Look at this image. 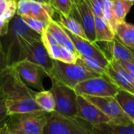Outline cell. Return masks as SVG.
<instances>
[{
    "instance_id": "11",
    "label": "cell",
    "mask_w": 134,
    "mask_h": 134,
    "mask_svg": "<svg viewBox=\"0 0 134 134\" xmlns=\"http://www.w3.org/2000/svg\"><path fill=\"white\" fill-rule=\"evenodd\" d=\"M77 118L90 123L91 126L111 122L110 119L108 118L97 106L87 100L83 96L79 95Z\"/></svg>"
},
{
    "instance_id": "37",
    "label": "cell",
    "mask_w": 134,
    "mask_h": 134,
    "mask_svg": "<svg viewBox=\"0 0 134 134\" xmlns=\"http://www.w3.org/2000/svg\"><path fill=\"white\" fill-rule=\"evenodd\" d=\"M130 27H131V29H132V31H133V32L134 34V25L132 24H130Z\"/></svg>"
},
{
    "instance_id": "23",
    "label": "cell",
    "mask_w": 134,
    "mask_h": 134,
    "mask_svg": "<svg viewBox=\"0 0 134 134\" xmlns=\"http://www.w3.org/2000/svg\"><path fill=\"white\" fill-rule=\"evenodd\" d=\"M49 4L59 13L70 16L74 7V0H49Z\"/></svg>"
},
{
    "instance_id": "1",
    "label": "cell",
    "mask_w": 134,
    "mask_h": 134,
    "mask_svg": "<svg viewBox=\"0 0 134 134\" xmlns=\"http://www.w3.org/2000/svg\"><path fill=\"white\" fill-rule=\"evenodd\" d=\"M0 93L9 115L41 110L35 100L37 92L20 79L12 65L2 79Z\"/></svg>"
},
{
    "instance_id": "33",
    "label": "cell",
    "mask_w": 134,
    "mask_h": 134,
    "mask_svg": "<svg viewBox=\"0 0 134 134\" xmlns=\"http://www.w3.org/2000/svg\"><path fill=\"white\" fill-rule=\"evenodd\" d=\"M12 0H0V16L5 13Z\"/></svg>"
},
{
    "instance_id": "36",
    "label": "cell",
    "mask_w": 134,
    "mask_h": 134,
    "mask_svg": "<svg viewBox=\"0 0 134 134\" xmlns=\"http://www.w3.org/2000/svg\"><path fill=\"white\" fill-rule=\"evenodd\" d=\"M4 104V102H3V99H2V97L1 95V93H0V106Z\"/></svg>"
},
{
    "instance_id": "21",
    "label": "cell",
    "mask_w": 134,
    "mask_h": 134,
    "mask_svg": "<svg viewBox=\"0 0 134 134\" xmlns=\"http://www.w3.org/2000/svg\"><path fill=\"white\" fill-rule=\"evenodd\" d=\"M58 23L61 26H63L64 28H66L67 30L73 33L74 35L82 37L83 38H86V34L84 32V30L81 24L71 16H65V15L59 13Z\"/></svg>"
},
{
    "instance_id": "16",
    "label": "cell",
    "mask_w": 134,
    "mask_h": 134,
    "mask_svg": "<svg viewBox=\"0 0 134 134\" xmlns=\"http://www.w3.org/2000/svg\"><path fill=\"white\" fill-rule=\"evenodd\" d=\"M95 33L96 42H111L116 37L115 33L104 19V17L95 16Z\"/></svg>"
},
{
    "instance_id": "30",
    "label": "cell",
    "mask_w": 134,
    "mask_h": 134,
    "mask_svg": "<svg viewBox=\"0 0 134 134\" xmlns=\"http://www.w3.org/2000/svg\"><path fill=\"white\" fill-rule=\"evenodd\" d=\"M9 115L7 114L5 107L4 104L0 106V130L6 125Z\"/></svg>"
},
{
    "instance_id": "12",
    "label": "cell",
    "mask_w": 134,
    "mask_h": 134,
    "mask_svg": "<svg viewBox=\"0 0 134 134\" xmlns=\"http://www.w3.org/2000/svg\"><path fill=\"white\" fill-rule=\"evenodd\" d=\"M46 30L53 36V38L57 40V43L60 46H63L73 53H75L77 57L79 55L72 41L71 38L68 37L67 33L64 31L63 27L57 21H55L53 19H52L49 24L47 25Z\"/></svg>"
},
{
    "instance_id": "25",
    "label": "cell",
    "mask_w": 134,
    "mask_h": 134,
    "mask_svg": "<svg viewBox=\"0 0 134 134\" xmlns=\"http://www.w3.org/2000/svg\"><path fill=\"white\" fill-rule=\"evenodd\" d=\"M9 66L10 65L9 64L6 54H5V49L2 46V42L1 41V38H0V84H1L3 75H5V73L6 72Z\"/></svg>"
},
{
    "instance_id": "5",
    "label": "cell",
    "mask_w": 134,
    "mask_h": 134,
    "mask_svg": "<svg viewBox=\"0 0 134 134\" xmlns=\"http://www.w3.org/2000/svg\"><path fill=\"white\" fill-rule=\"evenodd\" d=\"M51 81L52 86L49 90L52 92L55 99V111L63 116L77 118L78 95L74 89L57 81Z\"/></svg>"
},
{
    "instance_id": "3",
    "label": "cell",
    "mask_w": 134,
    "mask_h": 134,
    "mask_svg": "<svg viewBox=\"0 0 134 134\" xmlns=\"http://www.w3.org/2000/svg\"><path fill=\"white\" fill-rule=\"evenodd\" d=\"M99 76L101 75L90 71L78 63L68 64L56 60H53V68L49 74L51 80L57 81L71 89H75L79 83L85 80Z\"/></svg>"
},
{
    "instance_id": "8",
    "label": "cell",
    "mask_w": 134,
    "mask_h": 134,
    "mask_svg": "<svg viewBox=\"0 0 134 134\" xmlns=\"http://www.w3.org/2000/svg\"><path fill=\"white\" fill-rule=\"evenodd\" d=\"M12 66L17 72L20 79L27 85L32 86L40 91L45 90L42 84V79L47 76L42 68L31 62L28 60H20Z\"/></svg>"
},
{
    "instance_id": "14",
    "label": "cell",
    "mask_w": 134,
    "mask_h": 134,
    "mask_svg": "<svg viewBox=\"0 0 134 134\" xmlns=\"http://www.w3.org/2000/svg\"><path fill=\"white\" fill-rule=\"evenodd\" d=\"M108 46V49L111 53V58L131 62L134 64V54L131 49L122 44L120 40L115 37L111 42H106Z\"/></svg>"
},
{
    "instance_id": "18",
    "label": "cell",
    "mask_w": 134,
    "mask_h": 134,
    "mask_svg": "<svg viewBox=\"0 0 134 134\" xmlns=\"http://www.w3.org/2000/svg\"><path fill=\"white\" fill-rule=\"evenodd\" d=\"M115 36L120 42L130 49H134V34L130 26V23L121 22L116 26Z\"/></svg>"
},
{
    "instance_id": "39",
    "label": "cell",
    "mask_w": 134,
    "mask_h": 134,
    "mask_svg": "<svg viewBox=\"0 0 134 134\" xmlns=\"http://www.w3.org/2000/svg\"><path fill=\"white\" fill-rule=\"evenodd\" d=\"M129 1H131V2H134V0H129Z\"/></svg>"
},
{
    "instance_id": "35",
    "label": "cell",
    "mask_w": 134,
    "mask_h": 134,
    "mask_svg": "<svg viewBox=\"0 0 134 134\" xmlns=\"http://www.w3.org/2000/svg\"><path fill=\"white\" fill-rule=\"evenodd\" d=\"M32 1H35L40 3H45V4H49V0H32Z\"/></svg>"
},
{
    "instance_id": "40",
    "label": "cell",
    "mask_w": 134,
    "mask_h": 134,
    "mask_svg": "<svg viewBox=\"0 0 134 134\" xmlns=\"http://www.w3.org/2000/svg\"><path fill=\"white\" fill-rule=\"evenodd\" d=\"M74 1H78V0H74Z\"/></svg>"
},
{
    "instance_id": "27",
    "label": "cell",
    "mask_w": 134,
    "mask_h": 134,
    "mask_svg": "<svg viewBox=\"0 0 134 134\" xmlns=\"http://www.w3.org/2000/svg\"><path fill=\"white\" fill-rule=\"evenodd\" d=\"M85 1L88 3V5L91 8L95 16L103 17L104 0H85Z\"/></svg>"
},
{
    "instance_id": "24",
    "label": "cell",
    "mask_w": 134,
    "mask_h": 134,
    "mask_svg": "<svg viewBox=\"0 0 134 134\" xmlns=\"http://www.w3.org/2000/svg\"><path fill=\"white\" fill-rule=\"evenodd\" d=\"M23 20L35 32H37L39 35H42L43 31L46 29L47 24H45L44 22L37 20L35 18H33L30 16H21Z\"/></svg>"
},
{
    "instance_id": "41",
    "label": "cell",
    "mask_w": 134,
    "mask_h": 134,
    "mask_svg": "<svg viewBox=\"0 0 134 134\" xmlns=\"http://www.w3.org/2000/svg\"><path fill=\"white\" fill-rule=\"evenodd\" d=\"M16 1H17V0H16Z\"/></svg>"
},
{
    "instance_id": "10",
    "label": "cell",
    "mask_w": 134,
    "mask_h": 134,
    "mask_svg": "<svg viewBox=\"0 0 134 134\" xmlns=\"http://www.w3.org/2000/svg\"><path fill=\"white\" fill-rule=\"evenodd\" d=\"M82 25L87 40L96 42L95 15L85 0L74 1V7L71 15Z\"/></svg>"
},
{
    "instance_id": "9",
    "label": "cell",
    "mask_w": 134,
    "mask_h": 134,
    "mask_svg": "<svg viewBox=\"0 0 134 134\" xmlns=\"http://www.w3.org/2000/svg\"><path fill=\"white\" fill-rule=\"evenodd\" d=\"M63 28L64 31L67 33V35H68V37L72 41L79 55L93 58L97 61H99L106 68H108L110 61V57H108L106 53L97 45V42H91L86 38H83L82 37L74 35L73 33H71L64 27Z\"/></svg>"
},
{
    "instance_id": "13",
    "label": "cell",
    "mask_w": 134,
    "mask_h": 134,
    "mask_svg": "<svg viewBox=\"0 0 134 134\" xmlns=\"http://www.w3.org/2000/svg\"><path fill=\"white\" fill-rule=\"evenodd\" d=\"M92 134H134V122L120 125L111 122L91 126Z\"/></svg>"
},
{
    "instance_id": "26",
    "label": "cell",
    "mask_w": 134,
    "mask_h": 134,
    "mask_svg": "<svg viewBox=\"0 0 134 134\" xmlns=\"http://www.w3.org/2000/svg\"><path fill=\"white\" fill-rule=\"evenodd\" d=\"M31 12V0L16 1V14L24 16H29Z\"/></svg>"
},
{
    "instance_id": "4",
    "label": "cell",
    "mask_w": 134,
    "mask_h": 134,
    "mask_svg": "<svg viewBox=\"0 0 134 134\" xmlns=\"http://www.w3.org/2000/svg\"><path fill=\"white\" fill-rule=\"evenodd\" d=\"M91 126L79 118L66 117L53 111L49 115L42 134H92Z\"/></svg>"
},
{
    "instance_id": "22",
    "label": "cell",
    "mask_w": 134,
    "mask_h": 134,
    "mask_svg": "<svg viewBox=\"0 0 134 134\" xmlns=\"http://www.w3.org/2000/svg\"><path fill=\"white\" fill-rule=\"evenodd\" d=\"M76 63L82 65L90 71L96 73L99 75L103 76L106 74L107 68L105 67H104L99 61H97V60H95L93 58L79 54L78 57H77Z\"/></svg>"
},
{
    "instance_id": "34",
    "label": "cell",
    "mask_w": 134,
    "mask_h": 134,
    "mask_svg": "<svg viewBox=\"0 0 134 134\" xmlns=\"http://www.w3.org/2000/svg\"><path fill=\"white\" fill-rule=\"evenodd\" d=\"M0 134H10L8 129H7V127H6V125L0 130Z\"/></svg>"
},
{
    "instance_id": "19",
    "label": "cell",
    "mask_w": 134,
    "mask_h": 134,
    "mask_svg": "<svg viewBox=\"0 0 134 134\" xmlns=\"http://www.w3.org/2000/svg\"><path fill=\"white\" fill-rule=\"evenodd\" d=\"M35 100L41 110L47 113L55 111L56 102L54 97L50 90H42L37 92Z\"/></svg>"
},
{
    "instance_id": "15",
    "label": "cell",
    "mask_w": 134,
    "mask_h": 134,
    "mask_svg": "<svg viewBox=\"0 0 134 134\" xmlns=\"http://www.w3.org/2000/svg\"><path fill=\"white\" fill-rule=\"evenodd\" d=\"M108 79H110L119 90H126L134 94V86L128 81L125 76L119 72L109 61V64L106 70V74L104 75Z\"/></svg>"
},
{
    "instance_id": "17",
    "label": "cell",
    "mask_w": 134,
    "mask_h": 134,
    "mask_svg": "<svg viewBox=\"0 0 134 134\" xmlns=\"http://www.w3.org/2000/svg\"><path fill=\"white\" fill-rule=\"evenodd\" d=\"M123 111L134 122V94L120 90L115 97Z\"/></svg>"
},
{
    "instance_id": "2",
    "label": "cell",
    "mask_w": 134,
    "mask_h": 134,
    "mask_svg": "<svg viewBox=\"0 0 134 134\" xmlns=\"http://www.w3.org/2000/svg\"><path fill=\"white\" fill-rule=\"evenodd\" d=\"M49 113L42 110L9 115L6 127L10 134H42Z\"/></svg>"
},
{
    "instance_id": "20",
    "label": "cell",
    "mask_w": 134,
    "mask_h": 134,
    "mask_svg": "<svg viewBox=\"0 0 134 134\" xmlns=\"http://www.w3.org/2000/svg\"><path fill=\"white\" fill-rule=\"evenodd\" d=\"M134 2L129 0H112V13L117 23L126 22V17Z\"/></svg>"
},
{
    "instance_id": "28",
    "label": "cell",
    "mask_w": 134,
    "mask_h": 134,
    "mask_svg": "<svg viewBox=\"0 0 134 134\" xmlns=\"http://www.w3.org/2000/svg\"><path fill=\"white\" fill-rule=\"evenodd\" d=\"M77 56L68 50V49L61 46V56L60 60L64 63H68V64H75L77 60Z\"/></svg>"
},
{
    "instance_id": "32",
    "label": "cell",
    "mask_w": 134,
    "mask_h": 134,
    "mask_svg": "<svg viewBox=\"0 0 134 134\" xmlns=\"http://www.w3.org/2000/svg\"><path fill=\"white\" fill-rule=\"evenodd\" d=\"M119 64L130 74L133 75L134 76V64L131 62H127V61H123V60H116Z\"/></svg>"
},
{
    "instance_id": "6",
    "label": "cell",
    "mask_w": 134,
    "mask_h": 134,
    "mask_svg": "<svg viewBox=\"0 0 134 134\" xmlns=\"http://www.w3.org/2000/svg\"><path fill=\"white\" fill-rule=\"evenodd\" d=\"M74 90L79 96L103 97H115L120 90L105 75H103L79 83Z\"/></svg>"
},
{
    "instance_id": "29",
    "label": "cell",
    "mask_w": 134,
    "mask_h": 134,
    "mask_svg": "<svg viewBox=\"0 0 134 134\" xmlns=\"http://www.w3.org/2000/svg\"><path fill=\"white\" fill-rule=\"evenodd\" d=\"M49 57L53 60H60L61 56V46L59 44L56 45H47L45 46Z\"/></svg>"
},
{
    "instance_id": "38",
    "label": "cell",
    "mask_w": 134,
    "mask_h": 134,
    "mask_svg": "<svg viewBox=\"0 0 134 134\" xmlns=\"http://www.w3.org/2000/svg\"><path fill=\"white\" fill-rule=\"evenodd\" d=\"M131 49V51L133 52V54H134V49Z\"/></svg>"
},
{
    "instance_id": "7",
    "label": "cell",
    "mask_w": 134,
    "mask_h": 134,
    "mask_svg": "<svg viewBox=\"0 0 134 134\" xmlns=\"http://www.w3.org/2000/svg\"><path fill=\"white\" fill-rule=\"evenodd\" d=\"M87 100L97 106L111 122L120 125H130L133 123V121L123 111L115 97H90L83 96Z\"/></svg>"
},
{
    "instance_id": "31",
    "label": "cell",
    "mask_w": 134,
    "mask_h": 134,
    "mask_svg": "<svg viewBox=\"0 0 134 134\" xmlns=\"http://www.w3.org/2000/svg\"><path fill=\"white\" fill-rule=\"evenodd\" d=\"M9 23L10 21L6 20L0 16V38L7 35L9 29Z\"/></svg>"
}]
</instances>
